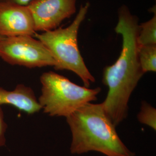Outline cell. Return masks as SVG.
I'll use <instances>...</instances> for the list:
<instances>
[{"label":"cell","mask_w":156,"mask_h":156,"mask_svg":"<svg viewBox=\"0 0 156 156\" xmlns=\"http://www.w3.org/2000/svg\"><path fill=\"white\" fill-rule=\"evenodd\" d=\"M5 1H11V2H13L23 5H27L28 3L32 0H5Z\"/></svg>","instance_id":"13"},{"label":"cell","mask_w":156,"mask_h":156,"mask_svg":"<svg viewBox=\"0 0 156 156\" xmlns=\"http://www.w3.org/2000/svg\"><path fill=\"white\" fill-rule=\"evenodd\" d=\"M77 0H32L28 3L33 17L35 32L57 28L76 11Z\"/></svg>","instance_id":"6"},{"label":"cell","mask_w":156,"mask_h":156,"mask_svg":"<svg viewBox=\"0 0 156 156\" xmlns=\"http://www.w3.org/2000/svg\"><path fill=\"white\" fill-rule=\"evenodd\" d=\"M90 5L89 2H87L81 6L72 23L66 28L36 33L34 35L50 51L56 62L55 69L73 71L82 79L86 87L95 82V78L86 67L79 49L78 34Z\"/></svg>","instance_id":"3"},{"label":"cell","mask_w":156,"mask_h":156,"mask_svg":"<svg viewBox=\"0 0 156 156\" xmlns=\"http://www.w3.org/2000/svg\"><path fill=\"white\" fill-rule=\"evenodd\" d=\"M138 58L144 73L156 71V45L140 46L138 48Z\"/></svg>","instance_id":"9"},{"label":"cell","mask_w":156,"mask_h":156,"mask_svg":"<svg viewBox=\"0 0 156 156\" xmlns=\"http://www.w3.org/2000/svg\"><path fill=\"white\" fill-rule=\"evenodd\" d=\"M0 58L12 66L28 68L56 66L55 59L46 47L31 35L1 39Z\"/></svg>","instance_id":"5"},{"label":"cell","mask_w":156,"mask_h":156,"mask_svg":"<svg viewBox=\"0 0 156 156\" xmlns=\"http://www.w3.org/2000/svg\"><path fill=\"white\" fill-rule=\"evenodd\" d=\"M41 94L38 102L50 116L67 117L87 103L97 100L100 87L80 86L57 73H43L40 77Z\"/></svg>","instance_id":"4"},{"label":"cell","mask_w":156,"mask_h":156,"mask_svg":"<svg viewBox=\"0 0 156 156\" xmlns=\"http://www.w3.org/2000/svg\"><path fill=\"white\" fill-rule=\"evenodd\" d=\"M66 120L72 133L73 154L94 151L106 156H135L119 136L101 104L87 103Z\"/></svg>","instance_id":"2"},{"label":"cell","mask_w":156,"mask_h":156,"mask_svg":"<svg viewBox=\"0 0 156 156\" xmlns=\"http://www.w3.org/2000/svg\"><path fill=\"white\" fill-rule=\"evenodd\" d=\"M2 104L11 105L30 115L42 109L33 89L22 84L12 91L0 87V105Z\"/></svg>","instance_id":"8"},{"label":"cell","mask_w":156,"mask_h":156,"mask_svg":"<svg viewBox=\"0 0 156 156\" xmlns=\"http://www.w3.org/2000/svg\"><path fill=\"white\" fill-rule=\"evenodd\" d=\"M35 33L33 17L28 6L0 0V35L6 38L34 36Z\"/></svg>","instance_id":"7"},{"label":"cell","mask_w":156,"mask_h":156,"mask_svg":"<svg viewBox=\"0 0 156 156\" xmlns=\"http://www.w3.org/2000/svg\"><path fill=\"white\" fill-rule=\"evenodd\" d=\"M118 17L115 31L122 37V49L116 62L104 69L102 82L108 91L101 103L115 127L127 117L129 98L144 74L138 58L139 19L126 5L119 8Z\"/></svg>","instance_id":"1"},{"label":"cell","mask_w":156,"mask_h":156,"mask_svg":"<svg viewBox=\"0 0 156 156\" xmlns=\"http://www.w3.org/2000/svg\"><path fill=\"white\" fill-rule=\"evenodd\" d=\"M137 42L139 46L156 45V13L151 20L140 24Z\"/></svg>","instance_id":"10"},{"label":"cell","mask_w":156,"mask_h":156,"mask_svg":"<svg viewBox=\"0 0 156 156\" xmlns=\"http://www.w3.org/2000/svg\"><path fill=\"white\" fill-rule=\"evenodd\" d=\"M3 38H4V37H2L1 35H0V40H1V39H2Z\"/></svg>","instance_id":"14"},{"label":"cell","mask_w":156,"mask_h":156,"mask_svg":"<svg viewBox=\"0 0 156 156\" xmlns=\"http://www.w3.org/2000/svg\"><path fill=\"white\" fill-rule=\"evenodd\" d=\"M140 123L149 126L154 130L156 129V109L147 102L144 101L141 104L140 110L138 114Z\"/></svg>","instance_id":"11"},{"label":"cell","mask_w":156,"mask_h":156,"mask_svg":"<svg viewBox=\"0 0 156 156\" xmlns=\"http://www.w3.org/2000/svg\"><path fill=\"white\" fill-rule=\"evenodd\" d=\"M8 125L4 120V115L2 109L0 105V147L5 145V133Z\"/></svg>","instance_id":"12"}]
</instances>
